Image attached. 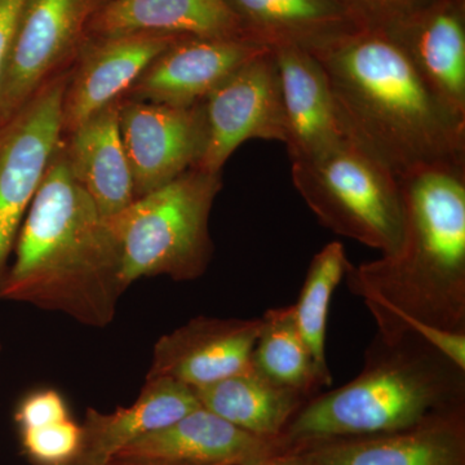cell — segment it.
<instances>
[{
	"label": "cell",
	"instance_id": "6da1fadb",
	"mask_svg": "<svg viewBox=\"0 0 465 465\" xmlns=\"http://www.w3.org/2000/svg\"><path fill=\"white\" fill-rule=\"evenodd\" d=\"M345 136L397 180L465 164V124L428 90L390 33L357 27L316 47Z\"/></svg>",
	"mask_w": 465,
	"mask_h": 465
},
{
	"label": "cell",
	"instance_id": "7a4b0ae2",
	"mask_svg": "<svg viewBox=\"0 0 465 465\" xmlns=\"http://www.w3.org/2000/svg\"><path fill=\"white\" fill-rule=\"evenodd\" d=\"M124 292L118 246L61 142L18 232L0 300L105 329Z\"/></svg>",
	"mask_w": 465,
	"mask_h": 465
},
{
	"label": "cell",
	"instance_id": "3957f363",
	"mask_svg": "<svg viewBox=\"0 0 465 465\" xmlns=\"http://www.w3.org/2000/svg\"><path fill=\"white\" fill-rule=\"evenodd\" d=\"M403 235L399 249L351 265L381 341L393 342L405 318L465 333V164L427 168L400 180Z\"/></svg>",
	"mask_w": 465,
	"mask_h": 465
},
{
	"label": "cell",
	"instance_id": "277c9868",
	"mask_svg": "<svg viewBox=\"0 0 465 465\" xmlns=\"http://www.w3.org/2000/svg\"><path fill=\"white\" fill-rule=\"evenodd\" d=\"M465 371L414 335L376 336L361 374L314 396L283 433L292 445L399 432L464 407Z\"/></svg>",
	"mask_w": 465,
	"mask_h": 465
},
{
	"label": "cell",
	"instance_id": "5b68a950",
	"mask_svg": "<svg viewBox=\"0 0 465 465\" xmlns=\"http://www.w3.org/2000/svg\"><path fill=\"white\" fill-rule=\"evenodd\" d=\"M222 173L191 168L105 219L121 256L125 291L143 278L195 281L213 255L210 216Z\"/></svg>",
	"mask_w": 465,
	"mask_h": 465
},
{
	"label": "cell",
	"instance_id": "8992f818",
	"mask_svg": "<svg viewBox=\"0 0 465 465\" xmlns=\"http://www.w3.org/2000/svg\"><path fill=\"white\" fill-rule=\"evenodd\" d=\"M291 163L293 186L324 228L381 255L399 249L400 182L365 150L345 139L317 157Z\"/></svg>",
	"mask_w": 465,
	"mask_h": 465
},
{
	"label": "cell",
	"instance_id": "52a82bcc",
	"mask_svg": "<svg viewBox=\"0 0 465 465\" xmlns=\"http://www.w3.org/2000/svg\"><path fill=\"white\" fill-rule=\"evenodd\" d=\"M69 76L67 70L43 85L0 125V287L30 204L63 142V101Z\"/></svg>",
	"mask_w": 465,
	"mask_h": 465
},
{
	"label": "cell",
	"instance_id": "ba28073f",
	"mask_svg": "<svg viewBox=\"0 0 465 465\" xmlns=\"http://www.w3.org/2000/svg\"><path fill=\"white\" fill-rule=\"evenodd\" d=\"M110 0H27L0 84V125L43 85L72 69L91 21Z\"/></svg>",
	"mask_w": 465,
	"mask_h": 465
},
{
	"label": "cell",
	"instance_id": "9c48e42d",
	"mask_svg": "<svg viewBox=\"0 0 465 465\" xmlns=\"http://www.w3.org/2000/svg\"><path fill=\"white\" fill-rule=\"evenodd\" d=\"M201 104L206 143L194 168L222 173L232 153L249 140L287 142L280 74L271 48L235 70Z\"/></svg>",
	"mask_w": 465,
	"mask_h": 465
},
{
	"label": "cell",
	"instance_id": "30bf717a",
	"mask_svg": "<svg viewBox=\"0 0 465 465\" xmlns=\"http://www.w3.org/2000/svg\"><path fill=\"white\" fill-rule=\"evenodd\" d=\"M119 131L136 198L197 167L206 143L201 103L174 108L124 97Z\"/></svg>",
	"mask_w": 465,
	"mask_h": 465
},
{
	"label": "cell",
	"instance_id": "8fae6325",
	"mask_svg": "<svg viewBox=\"0 0 465 465\" xmlns=\"http://www.w3.org/2000/svg\"><path fill=\"white\" fill-rule=\"evenodd\" d=\"M260 330L262 318H192L158 339L145 379L198 388L249 371Z\"/></svg>",
	"mask_w": 465,
	"mask_h": 465
},
{
	"label": "cell",
	"instance_id": "7c38bea8",
	"mask_svg": "<svg viewBox=\"0 0 465 465\" xmlns=\"http://www.w3.org/2000/svg\"><path fill=\"white\" fill-rule=\"evenodd\" d=\"M182 38L161 33L90 38L70 70L63 101V137L124 99L146 67Z\"/></svg>",
	"mask_w": 465,
	"mask_h": 465
},
{
	"label": "cell",
	"instance_id": "4fadbf2b",
	"mask_svg": "<svg viewBox=\"0 0 465 465\" xmlns=\"http://www.w3.org/2000/svg\"><path fill=\"white\" fill-rule=\"evenodd\" d=\"M268 50L251 39L183 36L146 67L124 99L191 108Z\"/></svg>",
	"mask_w": 465,
	"mask_h": 465
},
{
	"label": "cell",
	"instance_id": "5bb4252c",
	"mask_svg": "<svg viewBox=\"0 0 465 465\" xmlns=\"http://www.w3.org/2000/svg\"><path fill=\"white\" fill-rule=\"evenodd\" d=\"M385 32L440 105L465 124L464 0H436Z\"/></svg>",
	"mask_w": 465,
	"mask_h": 465
},
{
	"label": "cell",
	"instance_id": "9a60e30c",
	"mask_svg": "<svg viewBox=\"0 0 465 465\" xmlns=\"http://www.w3.org/2000/svg\"><path fill=\"white\" fill-rule=\"evenodd\" d=\"M316 465H465L464 407L409 430L302 445Z\"/></svg>",
	"mask_w": 465,
	"mask_h": 465
},
{
	"label": "cell",
	"instance_id": "2e32d148",
	"mask_svg": "<svg viewBox=\"0 0 465 465\" xmlns=\"http://www.w3.org/2000/svg\"><path fill=\"white\" fill-rule=\"evenodd\" d=\"M280 74L291 162L322 154L347 139L339 121L329 79L305 47L282 43L271 47Z\"/></svg>",
	"mask_w": 465,
	"mask_h": 465
},
{
	"label": "cell",
	"instance_id": "e0dca14e",
	"mask_svg": "<svg viewBox=\"0 0 465 465\" xmlns=\"http://www.w3.org/2000/svg\"><path fill=\"white\" fill-rule=\"evenodd\" d=\"M282 442L242 430L201 406L134 440L115 457L185 465H256L280 452Z\"/></svg>",
	"mask_w": 465,
	"mask_h": 465
},
{
	"label": "cell",
	"instance_id": "ac0fdd59",
	"mask_svg": "<svg viewBox=\"0 0 465 465\" xmlns=\"http://www.w3.org/2000/svg\"><path fill=\"white\" fill-rule=\"evenodd\" d=\"M201 407L193 388L170 378L145 379L133 405L112 412L88 409L82 425L78 460L105 465L128 445L173 424Z\"/></svg>",
	"mask_w": 465,
	"mask_h": 465
},
{
	"label": "cell",
	"instance_id": "d6986e66",
	"mask_svg": "<svg viewBox=\"0 0 465 465\" xmlns=\"http://www.w3.org/2000/svg\"><path fill=\"white\" fill-rule=\"evenodd\" d=\"M122 100L110 104L63 137L70 171L104 219L116 215L136 200L119 131Z\"/></svg>",
	"mask_w": 465,
	"mask_h": 465
},
{
	"label": "cell",
	"instance_id": "ffe728a7",
	"mask_svg": "<svg viewBox=\"0 0 465 465\" xmlns=\"http://www.w3.org/2000/svg\"><path fill=\"white\" fill-rule=\"evenodd\" d=\"M134 33L251 39L226 0H110L88 29L90 38Z\"/></svg>",
	"mask_w": 465,
	"mask_h": 465
},
{
	"label": "cell",
	"instance_id": "44dd1931",
	"mask_svg": "<svg viewBox=\"0 0 465 465\" xmlns=\"http://www.w3.org/2000/svg\"><path fill=\"white\" fill-rule=\"evenodd\" d=\"M193 391L203 409L242 430L268 440H282L293 416L313 399L275 384L253 369Z\"/></svg>",
	"mask_w": 465,
	"mask_h": 465
},
{
	"label": "cell",
	"instance_id": "7402d4cb",
	"mask_svg": "<svg viewBox=\"0 0 465 465\" xmlns=\"http://www.w3.org/2000/svg\"><path fill=\"white\" fill-rule=\"evenodd\" d=\"M252 41L316 47L360 27L338 0H226Z\"/></svg>",
	"mask_w": 465,
	"mask_h": 465
},
{
	"label": "cell",
	"instance_id": "603a6c76",
	"mask_svg": "<svg viewBox=\"0 0 465 465\" xmlns=\"http://www.w3.org/2000/svg\"><path fill=\"white\" fill-rule=\"evenodd\" d=\"M251 363L269 381L309 397L316 396L323 387L313 356L300 332L293 305L265 312Z\"/></svg>",
	"mask_w": 465,
	"mask_h": 465
},
{
	"label": "cell",
	"instance_id": "cb8c5ba5",
	"mask_svg": "<svg viewBox=\"0 0 465 465\" xmlns=\"http://www.w3.org/2000/svg\"><path fill=\"white\" fill-rule=\"evenodd\" d=\"M351 265L342 243L330 242L312 260L298 302L293 304L300 332L313 356L323 387H329L332 382L326 357L330 304Z\"/></svg>",
	"mask_w": 465,
	"mask_h": 465
},
{
	"label": "cell",
	"instance_id": "d4e9b609",
	"mask_svg": "<svg viewBox=\"0 0 465 465\" xmlns=\"http://www.w3.org/2000/svg\"><path fill=\"white\" fill-rule=\"evenodd\" d=\"M24 455L35 465H61L78 458L82 425L72 418L33 430H18Z\"/></svg>",
	"mask_w": 465,
	"mask_h": 465
},
{
	"label": "cell",
	"instance_id": "484cf974",
	"mask_svg": "<svg viewBox=\"0 0 465 465\" xmlns=\"http://www.w3.org/2000/svg\"><path fill=\"white\" fill-rule=\"evenodd\" d=\"M360 27L388 30L436 0H338Z\"/></svg>",
	"mask_w": 465,
	"mask_h": 465
},
{
	"label": "cell",
	"instance_id": "4316f807",
	"mask_svg": "<svg viewBox=\"0 0 465 465\" xmlns=\"http://www.w3.org/2000/svg\"><path fill=\"white\" fill-rule=\"evenodd\" d=\"M69 418L72 416L63 394L48 388L26 394L18 402L14 416L18 430H33Z\"/></svg>",
	"mask_w": 465,
	"mask_h": 465
},
{
	"label": "cell",
	"instance_id": "83f0119b",
	"mask_svg": "<svg viewBox=\"0 0 465 465\" xmlns=\"http://www.w3.org/2000/svg\"><path fill=\"white\" fill-rule=\"evenodd\" d=\"M27 0H0V84Z\"/></svg>",
	"mask_w": 465,
	"mask_h": 465
},
{
	"label": "cell",
	"instance_id": "f1b7e54d",
	"mask_svg": "<svg viewBox=\"0 0 465 465\" xmlns=\"http://www.w3.org/2000/svg\"><path fill=\"white\" fill-rule=\"evenodd\" d=\"M256 465H316L311 458L302 451L277 452L272 457L266 458L262 463Z\"/></svg>",
	"mask_w": 465,
	"mask_h": 465
},
{
	"label": "cell",
	"instance_id": "f546056e",
	"mask_svg": "<svg viewBox=\"0 0 465 465\" xmlns=\"http://www.w3.org/2000/svg\"><path fill=\"white\" fill-rule=\"evenodd\" d=\"M105 465H185L166 463V461L145 460V459H131V458H113Z\"/></svg>",
	"mask_w": 465,
	"mask_h": 465
},
{
	"label": "cell",
	"instance_id": "4dcf8cb0",
	"mask_svg": "<svg viewBox=\"0 0 465 465\" xmlns=\"http://www.w3.org/2000/svg\"><path fill=\"white\" fill-rule=\"evenodd\" d=\"M61 465H84V464L81 463V461H79L78 459H74V460L69 461V463L61 464Z\"/></svg>",
	"mask_w": 465,
	"mask_h": 465
},
{
	"label": "cell",
	"instance_id": "1f68e13d",
	"mask_svg": "<svg viewBox=\"0 0 465 465\" xmlns=\"http://www.w3.org/2000/svg\"><path fill=\"white\" fill-rule=\"evenodd\" d=\"M2 349H3L2 342H0V353H2Z\"/></svg>",
	"mask_w": 465,
	"mask_h": 465
}]
</instances>
